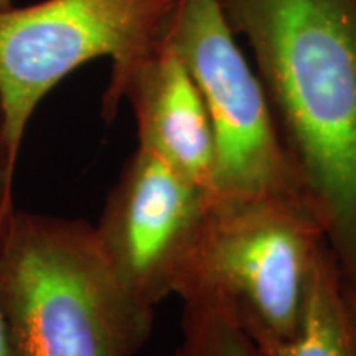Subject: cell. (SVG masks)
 <instances>
[{
  "instance_id": "cell-8",
  "label": "cell",
  "mask_w": 356,
  "mask_h": 356,
  "mask_svg": "<svg viewBox=\"0 0 356 356\" xmlns=\"http://www.w3.org/2000/svg\"><path fill=\"white\" fill-rule=\"evenodd\" d=\"M261 356H356L353 318L343 275L325 244L312 269L299 323L287 337L246 327Z\"/></svg>"
},
{
  "instance_id": "cell-13",
  "label": "cell",
  "mask_w": 356,
  "mask_h": 356,
  "mask_svg": "<svg viewBox=\"0 0 356 356\" xmlns=\"http://www.w3.org/2000/svg\"><path fill=\"white\" fill-rule=\"evenodd\" d=\"M13 6V0H0V10H3V8H8Z\"/></svg>"
},
{
  "instance_id": "cell-3",
  "label": "cell",
  "mask_w": 356,
  "mask_h": 356,
  "mask_svg": "<svg viewBox=\"0 0 356 356\" xmlns=\"http://www.w3.org/2000/svg\"><path fill=\"white\" fill-rule=\"evenodd\" d=\"M325 244L322 225L304 200L211 197L175 296L226 302L246 327L287 337L299 323Z\"/></svg>"
},
{
  "instance_id": "cell-10",
  "label": "cell",
  "mask_w": 356,
  "mask_h": 356,
  "mask_svg": "<svg viewBox=\"0 0 356 356\" xmlns=\"http://www.w3.org/2000/svg\"><path fill=\"white\" fill-rule=\"evenodd\" d=\"M17 157L13 154L7 132V114L3 97L0 92V221L10 213L13 204V180H15Z\"/></svg>"
},
{
  "instance_id": "cell-5",
  "label": "cell",
  "mask_w": 356,
  "mask_h": 356,
  "mask_svg": "<svg viewBox=\"0 0 356 356\" xmlns=\"http://www.w3.org/2000/svg\"><path fill=\"white\" fill-rule=\"evenodd\" d=\"M165 35L190 71L210 118L216 149L211 197L280 195L307 202L259 78L216 0H175Z\"/></svg>"
},
{
  "instance_id": "cell-2",
  "label": "cell",
  "mask_w": 356,
  "mask_h": 356,
  "mask_svg": "<svg viewBox=\"0 0 356 356\" xmlns=\"http://www.w3.org/2000/svg\"><path fill=\"white\" fill-rule=\"evenodd\" d=\"M12 356H136L154 312L124 292L88 221L13 208L0 221Z\"/></svg>"
},
{
  "instance_id": "cell-9",
  "label": "cell",
  "mask_w": 356,
  "mask_h": 356,
  "mask_svg": "<svg viewBox=\"0 0 356 356\" xmlns=\"http://www.w3.org/2000/svg\"><path fill=\"white\" fill-rule=\"evenodd\" d=\"M181 302V337L170 356H261L233 305L204 297Z\"/></svg>"
},
{
  "instance_id": "cell-11",
  "label": "cell",
  "mask_w": 356,
  "mask_h": 356,
  "mask_svg": "<svg viewBox=\"0 0 356 356\" xmlns=\"http://www.w3.org/2000/svg\"><path fill=\"white\" fill-rule=\"evenodd\" d=\"M0 356H12L10 337H8L7 320L2 305H0Z\"/></svg>"
},
{
  "instance_id": "cell-6",
  "label": "cell",
  "mask_w": 356,
  "mask_h": 356,
  "mask_svg": "<svg viewBox=\"0 0 356 356\" xmlns=\"http://www.w3.org/2000/svg\"><path fill=\"white\" fill-rule=\"evenodd\" d=\"M210 198L144 147L126 160L92 228L111 273L142 309L177 293Z\"/></svg>"
},
{
  "instance_id": "cell-1",
  "label": "cell",
  "mask_w": 356,
  "mask_h": 356,
  "mask_svg": "<svg viewBox=\"0 0 356 356\" xmlns=\"http://www.w3.org/2000/svg\"><path fill=\"white\" fill-rule=\"evenodd\" d=\"M246 42L284 152L356 287V0H216Z\"/></svg>"
},
{
  "instance_id": "cell-12",
  "label": "cell",
  "mask_w": 356,
  "mask_h": 356,
  "mask_svg": "<svg viewBox=\"0 0 356 356\" xmlns=\"http://www.w3.org/2000/svg\"><path fill=\"white\" fill-rule=\"evenodd\" d=\"M346 299H348V305H350V312H351V318H353V327H355V335H356V289L353 287H346Z\"/></svg>"
},
{
  "instance_id": "cell-7",
  "label": "cell",
  "mask_w": 356,
  "mask_h": 356,
  "mask_svg": "<svg viewBox=\"0 0 356 356\" xmlns=\"http://www.w3.org/2000/svg\"><path fill=\"white\" fill-rule=\"evenodd\" d=\"M131 104L137 145L157 154L208 195L216 186V149L210 118L190 71L165 32L127 66L111 71L102 114L113 119Z\"/></svg>"
},
{
  "instance_id": "cell-4",
  "label": "cell",
  "mask_w": 356,
  "mask_h": 356,
  "mask_svg": "<svg viewBox=\"0 0 356 356\" xmlns=\"http://www.w3.org/2000/svg\"><path fill=\"white\" fill-rule=\"evenodd\" d=\"M175 0H43L0 10V92L19 157L30 119L70 73L97 58L127 66L165 32Z\"/></svg>"
}]
</instances>
